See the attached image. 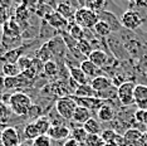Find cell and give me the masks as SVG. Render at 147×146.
Here are the masks:
<instances>
[{"label": "cell", "instance_id": "cell-17", "mask_svg": "<svg viewBox=\"0 0 147 146\" xmlns=\"http://www.w3.org/2000/svg\"><path fill=\"white\" fill-rule=\"evenodd\" d=\"M88 59L93 63V64H96L98 68H102L107 64L108 55H107V53L103 52L102 49H93V52L89 54Z\"/></svg>", "mask_w": 147, "mask_h": 146}, {"label": "cell", "instance_id": "cell-4", "mask_svg": "<svg viewBox=\"0 0 147 146\" xmlns=\"http://www.w3.org/2000/svg\"><path fill=\"white\" fill-rule=\"evenodd\" d=\"M135 88L136 83L133 81H125L117 88V98L125 106L135 105Z\"/></svg>", "mask_w": 147, "mask_h": 146}, {"label": "cell", "instance_id": "cell-8", "mask_svg": "<svg viewBox=\"0 0 147 146\" xmlns=\"http://www.w3.org/2000/svg\"><path fill=\"white\" fill-rule=\"evenodd\" d=\"M73 98H74L77 106H81V107H84L87 110H89V111H98L99 108L102 107L103 105H105V101L98 97H76V96H73Z\"/></svg>", "mask_w": 147, "mask_h": 146}, {"label": "cell", "instance_id": "cell-36", "mask_svg": "<svg viewBox=\"0 0 147 146\" xmlns=\"http://www.w3.org/2000/svg\"><path fill=\"white\" fill-rule=\"evenodd\" d=\"M99 136H101V139L103 140L105 144H113L117 134H116L115 130H112V128H106V130H102Z\"/></svg>", "mask_w": 147, "mask_h": 146}, {"label": "cell", "instance_id": "cell-25", "mask_svg": "<svg viewBox=\"0 0 147 146\" xmlns=\"http://www.w3.org/2000/svg\"><path fill=\"white\" fill-rule=\"evenodd\" d=\"M76 97H97V93L93 91L91 84H82L74 89Z\"/></svg>", "mask_w": 147, "mask_h": 146}, {"label": "cell", "instance_id": "cell-20", "mask_svg": "<svg viewBox=\"0 0 147 146\" xmlns=\"http://www.w3.org/2000/svg\"><path fill=\"white\" fill-rule=\"evenodd\" d=\"M97 117H98V121L101 122H111L115 118V111L109 105L105 103L97 111Z\"/></svg>", "mask_w": 147, "mask_h": 146}, {"label": "cell", "instance_id": "cell-50", "mask_svg": "<svg viewBox=\"0 0 147 146\" xmlns=\"http://www.w3.org/2000/svg\"><path fill=\"white\" fill-rule=\"evenodd\" d=\"M105 146H116V145L115 144H106Z\"/></svg>", "mask_w": 147, "mask_h": 146}, {"label": "cell", "instance_id": "cell-37", "mask_svg": "<svg viewBox=\"0 0 147 146\" xmlns=\"http://www.w3.org/2000/svg\"><path fill=\"white\" fill-rule=\"evenodd\" d=\"M32 64H33V58H29V57H26V55H23V57L16 62V66L20 69V73L29 68H32Z\"/></svg>", "mask_w": 147, "mask_h": 146}, {"label": "cell", "instance_id": "cell-6", "mask_svg": "<svg viewBox=\"0 0 147 146\" xmlns=\"http://www.w3.org/2000/svg\"><path fill=\"white\" fill-rule=\"evenodd\" d=\"M47 44H48L49 49H51L53 57H57L59 59L67 58V51H68V48H67L65 43L61 35H55L54 38L49 39V41L47 42Z\"/></svg>", "mask_w": 147, "mask_h": 146}, {"label": "cell", "instance_id": "cell-47", "mask_svg": "<svg viewBox=\"0 0 147 146\" xmlns=\"http://www.w3.org/2000/svg\"><path fill=\"white\" fill-rule=\"evenodd\" d=\"M143 122L147 125V111H145V116H143Z\"/></svg>", "mask_w": 147, "mask_h": 146}, {"label": "cell", "instance_id": "cell-16", "mask_svg": "<svg viewBox=\"0 0 147 146\" xmlns=\"http://www.w3.org/2000/svg\"><path fill=\"white\" fill-rule=\"evenodd\" d=\"M25 47H18L14 49H10V51H6L4 54L1 55V61L4 63H11V64H16V62L19 61L23 57V51H24Z\"/></svg>", "mask_w": 147, "mask_h": 146}, {"label": "cell", "instance_id": "cell-1", "mask_svg": "<svg viewBox=\"0 0 147 146\" xmlns=\"http://www.w3.org/2000/svg\"><path fill=\"white\" fill-rule=\"evenodd\" d=\"M8 105L13 114L18 116H26L29 114V110L32 108L33 102L32 98L24 92H14L10 95Z\"/></svg>", "mask_w": 147, "mask_h": 146}, {"label": "cell", "instance_id": "cell-34", "mask_svg": "<svg viewBox=\"0 0 147 146\" xmlns=\"http://www.w3.org/2000/svg\"><path fill=\"white\" fill-rule=\"evenodd\" d=\"M11 114H13V112H11L10 107H9V105L5 103L4 101H1V99H0V124L8 121Z\"/></svg>", "mask_w": 147, "mask_h": 146}, {"label": "cell", "instance_id": "cell-48", "mask_svg": "<svg viewBox=\"0 0 147 146\" xmlns=\"http://www.w3.org/2000/svg\"><path fill=\"white\" fill-rule=\"evenodd\" d=\"M19 146H32L30 144H28V142H23V144H20Z\"/></svg>", "mask_w": 147, "mask_h": 146}, {"label": "cell", "instance_id": "cell-41", "mask_svg": "<svg viewBox=\"0 0 147 146\" xmlns=\"http://www.w3.org/2000/svg\"><path fill=\"white\" fill-rule=\"evenodd\" d=\"M28 116H30V117H34L35 120L39 117H42V108L39 107V106H32V108L29 110V114Z\"/></svg>", "mask_w": 147, "mask_h": 146}, {"label": "cell", "instance_id": "cell-5", "mask_svg": "<svg viewBox=\"0 0 147 146\" xmlns=\"http://www.w3.org/2000/svg\"><path fill=\"white\" fill-rule=\"evenodd\" d=\"M143 19L141 14L136 10H126L121 16V24L122 28H126L128 30H137L140 26L142 25Z\"/></svg>", "mask_w": 147, "mask_h": 146}, {"label": "cell", "instance_id": "cell-24", "mask_svg": "<svg viewBox=\"0 0 147 146\" xmlns=\"http://www.w3.org/2000/svg\"><path fill=\"white\" fill-rule=\"evenodd\" d=\"M34 124L36 126V128H38L39 134L40 135H47L49 131V128L52 127V122L49 120L48 117H45V116H42V117L36 118L34 121Z\"/></svg>", "mask_w": 147, "mask_h": 146}, {"label": "cell", "instance_id": "cell-28", "mask_svg": "<svg viewBox=\"0 0 147 146\" xmlns=\"http://www.w3.org/2000/svg\"><path fill=\"white\" fill-rule=\"evenodd\" d=\"M93 33H94L96 35H99V36H108L111 34V28L108 26V24L102 20H98V23L93 26Z\"/></svg>", "mask_w": 147, "mask_h": 146}, {"label": "cell", "instance_id": "cell-38", "mask_svg": "<svg viewBox=\"0 0 147 146\" xmlns=\"http://www.w3.org/2000/svg\"><path fill=\"white\" fill-rule=\"evenodd\" d=\"M84 144L87 146H105L106 145L99 135H88Z\"/></svg>", "mask_w": 147, "mask_h": 146}, {"label": "cell", "instance_id": "cell-14", "mask_svg": "<svg viewBox=\"0 0 147 146\" xmlns=\"http://www.w3.org/2000/svg\"><path fill=\"white\" fill-rule=\"evenodd\" d=\"M89 84H91V87L93 88V91H94L96 93H99V92H103V91H106V89L111 88L113 86V82H112V79L109 77H107V76H98V77L93 78Z\"/></svg>", "mask_w": 147, "mask_h": 146}, {"label": "cell", "instance_id": "cell-29", "mask_svg": "<svg viewBox=\"0 0 147 146\" xmlns=\"http://www.w3.org/2000/svg\"><path fill=\"white\" fill-rule=\"evenodd\" d=\"M1 71L4 77H18L20 74V69L18 68V66L11 64V63H4Z\"/></svg>", "mask_w": 147, "mask_h": 146}, {"label": "cell", "instance_id": "cell-2", "mask_svg": "<svg viewBox=\"0 0 147 146\" xmlns=\"http://www.w3.org/2000/svg\"><path fill=\"white\" fill-rule=\"evenodd\" d=\"M99 18L98 14L92 11L91 9H87L84 6H79L76 10L74 14V23L82 26L83 29H93L97 23H98Z\"/></svg>", "mask_w": 147, "mask_h": 146}, {"label": "cell", "instance_id": "cell-15", "mask_svg": "<svg viewBox=\"0 0 147 146\" xmlns=\"http://www.w3.org/2000/svg\"><path fill=\"white\" fill-rule=\"evenodd\" d=\"M79 67H81V69L83 72H84V74L87 76L88 78H96L98 77V76H102L101 74V68H98L96 64H93V63L89 61L88 58L84 59L83 62H81V64H79Z\"/></svg>", "mask_w": 147, "mask_h": 146}, {"label": "cell", "instance_id": "cell-26", "mask_svg": "<svg viewBox=\"0 0 147 146\" xmlns=\"http://www.w3.org/2000/svg\"><path fill=\"white\" fill-rule=\"evenodd\" d=\"M84 30L86 29H83L82 26H79L78 24L73 23V24H71L68 28V34L71 35L76 42H79V41H82V39H84Z\"/></svg>", "mask_w": 147, "mask_h": 146}, {"label": "cell", "instance_id": "cell-45", "mask_svg": "<svg viewBox=\"0 0 147 146\" xmlns=\"http://www.w3.org/2000/svg\"><path fill=\"white\" fill-rule=\"evenodd\" d=\"M138 144L141 146H147V132L146 134H142L141 139H140V141H138Z\"/></svg>", "mask_w": 147, "mask_h": 146}, {"label": "cell", "instance_id": "cell-13", "mask_svg": "<svg viewBox=\"0 0 147 146\" xmlns=\"http://www.w3.org/2000/svg\"><path fill=\"white\" fill-rule=\"evenodd\" d=\"M76 10H77V8H73L72 4L69 1L58 3V4H57V9H55V11L58 13V14H61L64 19H67V20L71 23V24L74 23Z\"/></svg>", "mask_w": 147, "mask_h": 146}, {"label": "cell", "instance_id": "cell-19", "mask_svg": "<svg viewBox=\"0 0 147 146\" xmlns=\"http://www.w3.org/2000/svg\"><path fill=\"white\" fill-rule=\"evenodd\" d=\"M92 118V112L89 110H87L84 107H81V106H77L76 111H74V115H73V118L72 121L73 122H77V124H86L87 121Z\"/></svg>", "mask_w": 147, "mask_h": 146}, {"label": "cell", "instance_id": "cell-7", "mask_svg": "<svg viewBox=\"0 0 147 146\" xmlns=\"http://www.w3.org/2000/svg\"><path fill=\"white\" fill-rule=\"evenodd\" d=\"M44 20L48 23L49 25L52 26L54 30H58L59 33L67 32V29L69 28L71 23H69L67 19H64L61 14H58L57 11H53L52 14H49L48 16H45Z\"/></svg>", "mask_w": 147, "mask_h": 146}, {"label": "cell", "instance_id": "cell-31", "mask_svg": "<svg viewBox=\"0 0 147 146\" xmlns=\"http://www.w3.org/2000/svg\"><path fill=\"white\" fill-rule=\"evenodd\" d=\"M77 48H78V51L82 53V55L84 58H88L89 54L93 52V47L91 42L87 41V39H82V41L77 42Z\"/></svg>", "mask_w": 147, "mask_h": 146}, {"label": "cell", "instance_id": "cell-30", "mask_svg": "<svg viewBox=\"0 0 147 146\" xmlns=\"http://www.w3.org/2000/svg\"><path fill=\"white\" fill-rule=\"evenodd\" d=\"M29 18V9H28V5L25 4H20L18 8L15 9V20L18 23H22V22H26V19Z\"/></svg>", "mask_w": 147, "mask_h": 146}, {"label": "cell", "instance_id": "cell-39", "mask_svg": "<svg viewBox=\"0 0 147 146\" xmlns=\"http://www.w3.org/2000/svg\"><path fill=\"white\" fill-rule=\"evenodd\" d=\"M32 146H52V139L48 135H40L32 142Z\"/></svg>", "mask_w": 147, "mask_h": 146}, {"label": "cell", "instance_id": "cell-51", "mask_svg": "<svg viewBox=\"0 0 147 146\" xmlns=\"http://www.w3.org/2000/svg\"><path fill=\"white\" fill-rule=\"evenodd\" d=\"M0 146H4V144L1 142V140H0Z\"/></svg>", "mask_w": 147, "mask_h": 146}, {"label": "cell", "instance_id": "cell-10", "mask_svg": "<svg viewBox=\"0 0 147 146\" xmlns=\"http://www.w3.org/2000/svg\"><path fill=\"white\" fill-rule=\"evenodd\" d=\"M0 140L4 144V146H19L22 144L18 130L15 127H11V126H8L4 128Z\"/></svg>", "mask_w": 147, "mask_h": 146}, {"label": "cell", "instance_id": "cell-52", "mask_svg": "<svg viewBox=\"0 0 147 146\" xmlns=\"http://www.w3.org/2000/svg\"><path fill=\"white\" fill-rule=\"evenodd\" d=\"M146 132H147V125H146Z\"/></svg>", "mask_w": 147, "mask_h": 146}, {"label": "cell", "instance_id": "cell-43", "mask_svg": "<svg viewBox=\"0 0 147 146\" xmlns=\"http://www.w3.org/2000/svg\"><path fill=\"white\" fill-rule=\"evenodd\" d=\"M63 146H82V144H79L78 141H76L74 139H68V140L64 141V144H63Z\"/></svg>", "mask_w": 147, "mask_h": 146}, {"label": "cell", "instance_id": "cell-18", "mask_svg": "<svg viewBox=\"0 0 147 146\" xmlns=\"http://www.w3.org/2000/svg\"><path fill=\"white\" fill-rule=\"evenodd\" d=\"M69 76H71L72 81H74L78 86L89 84V79L84 74V72L81 69V67H72V68H69Z\"/></svg>", "mask_w": 147, "mask_h": 146}, {"label": "cell", "instance_id": "cell-3", "mask_svg": "<svg viewBox=\"0 0 147 146\" xmlns=\"http://www.w3.org/2000/svg\"><path fill=\"white\" fill-rule=\"evenodd\" d=\"M77 108V103L73 98V96H64L57 99L55 102V110L58 115L64 120L71 121L74 115V111Z\"/></svg>", "mask_w": 147, "mask_h": 146}, {"label": "cell", "instance_id": "cell-40", "mask_svg": "<svg viewBox=\"0 0 147 146\" xmlns=\"http://www.w3.org/2000/svg\"><path fill=\"white\" fill-rule=\"evenodd\" d=\"M8 3H3L0 1V25H4V23L6 22V18H8Z\"/></svg>", "mask_w": 147, "mask_h": 146}, {"label": "cell", "instance_id": "cell-12", "mask_svg": "<svg viewBox=\"0 0 147 146\" xmlns=\"http://www.w3.org/2000/svg\"><path fill=\"white\" fill-rule=\"evenodd\" d=\"M135 105L138 110L147 111V86L136 84L135 88Z\"/></svg>", "mask_w": 147, "mask_h": 146}, {"label": "cell", "instance_id": "cell-49", "mask_svg": "<svg viewBox=\"0 0 147 146\" xmlns=\"http://www.w3.org/2000/svg\"><path fill=\"white\" fill-rule=\"evenodd\" d=\"M4 128L5 127H1V126H0V139H1V134H3V131H4Z\"/></svg>", "mask_w": 147, "mask_h": 146}, {"label": "cell", "instance_id": "cell-32", "mask_svg": "<svg viewBox=\"0 0 147 146\" xmlns=\"http://www.w3.org/2000/svg\"><path fill=\"white\" fill-rule=\"evenodd\" d=\"M24 136L26 140H30V141H34L38 136H40L34 122H30V124H28L24 127Z\"/></svg>", "mask_w": 147, "mask_h": 146}, {"label": "cell", "instance_id": "cell-35", "mask_svg": "<svg viewBox=\"0 0 147 146\" xmlns=\"http://www.w3.org/2000/svg\"><path fill=\"white\" fill-rule=\"evenodd\" d=\"M71 135H72V139H74V140L78 141L79 144H84L86 140H87V136H88V134L84 131V128L83 127L73 128Z\"/></svg>", "mask_w": 147, "mask_h": 146}, {"label": "cell", "instance_id": "cell-44", "mask_svg": "<svg viewBox=\"0 0 147 146\" xmlns=\"http://www.w3.org/2000/svg\"><path fill=\"white\" fill-rule=\"evenodd\" d=\"M143 116H145V111H142V110H137L136 114H135L136 120L138 122H142V124H143Z\"/></svg>", "mask_w": 147, "mask_h": 146}, {"label": "cell", "instance_id": "cell-42", "mask_svg": "<svg viewBox=\"0 0 147 146\" xmlns=\"http://www.w3.org/2000/svg\"><path fill=\"white\" fill-rule=\"evenodd\" d=\"M113 144H115L116 146H128L127 145V142H126V140H125V137H123L122 135H118V134H117L115 141H113Z\"/></svg>", "mask_w": 147, "mask_h": 146}, {"label": "cell", "instance_id": "cell-21", "mask_svg": "<svg viewBox=\"0 0 147 146\" xmlns=\"http://www.w3.org/2000/svg\"><path fill=\"white\" fill-rule=\"evenodd\" d=\"M83 128H84V131L88 135H99L102 132L101 124H99V121H97V118H94V117L89 118L86 124H83Z\"/></svg>", "mask_w": 147, "mask_h": 146}, {"label": "cell", "instance_id": "cell-33", "mask_svg": "<svg viewBox=\"0 0 147 146\" xmlns=\"http://www.w3.org/2000/svg\"><path fill=\"white\" fill-rule=\"evenodd\" d=\"M43 72H44V74L48 76V77H55V76L58 74V72H59V68H58L57 62H54L52 59V61L44 63V66H43Z\"/></svg>", "mask_w": 147, "mask_h": 146}, {"label": "cell", "instance_id": "cell-27", "mask_svg": "<svg viewBox=\"0 0 147 146\" xmlns=\"http://www.w3.org/2000/svg\"><path fill=\"white\" fill-rule=\"evenodd\" d=\"M141 136H142V134L138 130H136V128H129V130L126 131L123 137H125L127 145H132V144H138Z\"/></svg>", "mask_w": 147, "mask_h": 146}, {"label": "cell", "instance_id": "cell-9", "mask_svg": "<svg viewBox=\"0 0 147 146\" xmlns=\"http://www.w3.org/2000/svg\"><path fill=\"white\" fill-rule=\"evenodd\" d=\"M98 14V18L99 20L105 22L108 24V26L111 28V32L112 33H116V32H119L122 29V24H121V20L117 19V16L113 14L112 11H108V10H101L97 13Z\"/></svg>", "mask_w": 147, "mask_h": 146}, {"label": "cell", "instance_id": "cell-46", "mask_svg": "<svg viewBox=\"0 0 147 146\" xmlns=\"http://www.w3.org/2000/svg\"><path fill=\"white\" fill-rule=\"evenodd\" d=\"M4 88H5V77L0 76V92H1Z\"/></svg>", "mask_w": 147, "mask_h": 146}, {"label": "cell", "instance_id": "cell-23", "mask_svg": "<svg viewBox=\"0 0 147 146\" xmlns=\"http://www.w3.org/2000/svg\"><path fill=\"white\" fill-rule=\"evenodd\" d=\"M82 6L91 9L94 13H98L101 10H105V8L107 6V1H105V0H87V1L82 3Z\"/></svg>", "mask_w": 147, "mask_h": 146}, {"label": "cell", "instance_id": "cell-11", "mask_svg": "<svg viewBox=\"0 0 147 146\" xmlns=\"http://www.w3.org/2000/svg\"><path fill=\"white\" fill-rule=\"evenodd\" d=\"M72 134V130L67 126H61V125H52L49 128L48 135L52 140H68L69 136Z\"/></svg>", "mask_w": 147, "mask_h": 146}, {"label": "cell", "instance_id": "cell-22", "mask_svg": "<svg viewBox=\"0 0 147 146\" xmlns=\"http://www.w3.org/2000/svg\"><path fill=\"white\" fill-rule=\"evenodd\" d=\"M35 58L36 59H39L43 64L47 62H49V61H52V58H53V54H52V52H51V49H49L48 47V44L47 43H44V44L42 45L40 48L36 51L35 53Z\"/></svg>", "mask_w": 147, "mask_h": 146}]
</instances>
